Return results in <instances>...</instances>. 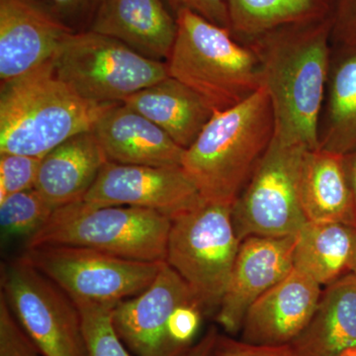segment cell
I'll return each instance as SVG.
<instances>
[{
  "label": "cell",
  "instance_id": "obj_1",
  "mask_svg": "<svg viewBox=\"0 0 356 356\" xmlns=\"http://www.w3.org/2000/svg\"><path fill=\"white\" fill-rule=\"evenodd\" d=\"M334 17L286 26L245 43L261 64L270 98L274 137L318 149L332 53Z\"/></svg>",
  "mask_w": 356,
  "mask_h": 356
},
{
  "label": "cell",
  "instance_id": "obj_2",
  "mask_svg": "<svg viewBox=\"0 0 356 356\" xmlns=\"http://www.w3.org/2000/svg\"><path fill=\"white\" fill-rule=\"evenodd\" d=\"M274 137L270 98L261 88L245 102L215 111L181 166L206 201L233 206Z\"/></svg>",
  "mask_w": 356,
  "mask_h": 356
},
{
  "label": "cell",
  "instance_id": "obj_3",
  "mask_svg": "<svg viewBox=\"0 0 356 356\" xmlns=\"http://www.w3.org/2000/svg\"><path fill=\"white\" fill-rule=\"evenodd\" d=\"M53 60L2 84L0 154L43 159L70 138L92 131L114 105L96 104L76 95L56 74Z\"/></svg>",
  "mask_w": 356,
  "mask_h": 356
},
{
  "label": "cell",
  "instance_id": "obj_4",
  "mask_svg": "<svg viewBox=\"0 0 356 356\" xmlns=\"http://www.w3.org/2000/svg\"><path fill=\"white\" fill-rule=\"evenodd\" d=\"M175 17L177 39L166 60L170 76L202 96L214 111L232 108L262 88L261 64L248 44L187 9Z\"/></svg>",
  "mask_w": 356,
  "mask_h": 356
},
{
  "label": "cell",
  "instance_id": "obj_5",
  "mask_svg": "<svg viewBox=\"0 0 356 356\" xmlns=\"http://www.w3.org/2000/svg\"><path fill=\"white\" fill-rule=\"evenodd\" d=\"M170 227L172 220L156 211L81 200L54 211L26 247L74 245L134 261H165Z\"/></svg>",
  "mask_w": 356,
  "mask_h": 356
},
{
  "label": "cell",
  "instance_id": "obj_6",
  "mask_svg": "<svg viewBox=\"0 0 356 356\" xmlns=\"http://www.w3.org/2000/svg\"><path fill=\"white\" fill-rule=\"evenodd\" d=\"M241 241L232 206L204 201L172 220L165 261L191 288L206 316H216Z\"/></svg>",
  "mask_w": 356,
  "mask_h": 356
},
{
  "label": "cell",
  "instance_id": "obj_7",
  "mask_svg": "<svg viewBox=\"0 0 356 356\" xmlns=\"http://www.w3.org/2000/svg\"><path fill=\"white\" fill-rule=\"evenodd\" d=\"M56 74L76 95L96 104H118L170 76L152 60L118 40L90 30L74 32L53 60Z\"/></svg>",
  "mask_w": 356,
  "mask_h": 356
},
{
  "label": "cell",
  "instance_id": "obj_8",
  "mask_svg": "<svg viewBox=\"0 0 356 356\" xmlns=\"http://www.w3.org/2000/svg\"><path fill=\"white\" fill-rule=\"evenodd\" d=\"M308 147L273 137L254 175L232 206L236 236H296L308 222L301 202V177Z\"/></svg>",
  "mask_w": 356,
  "mask_h": 356
},
{
  "label": "cell",
  "instance_id": "obj_9",
  "mask_svg": "<svg viewBox=\"0 0 356 356\" xmlns=\"http://www.w3.org/2000/svg\"><path fill=\"white\" fill-rule=\"evenodd\" d=\"M1 295L43 356H88L74 300L24 257L2 264Z\"/></svg>",
  "mask_w": 356,
  "mask_h": 356
},
{
  "label": "cell",
  "instance_id": "obj_10",
  "mask_svg": "<svg viewBox=\"0 0 356 356\" xmlns=\"http://www.w3.org/2000/svg\"><path fill=\"white\" fill-rule=\"evenodd\" d=\"M23 257L72 300L119 303L145 291L165 261L123 259L92 248L44 245Z\"/></svg>",
  "mask_w": 356,
  "mask_h": 356
},
{
  "label": "cell",
  "instance_id": "obj_11",
  "mask_svg": "<svg viewBox=\"0 0 356 356\" xmlns=\"http://www.w3.org/2000/svg\"><path fill=\"white\" fill-rule=\"evenodd\" d=\"M95 206H130L177 219L205 201L182 166L107 161L83 199Z\"/></svg>",
  "mask_w": 356,
  "mask_h": 356
},
{
  "label": "cell",
  "instance_id": "obj_12",
  "mask_svg": "<svg viewBox=\"0 0 356 356\" xmlns=\"http://www.w3.org/2000/svg\"><path fill=\"white\" fill-rule=\"evenodd\" d=\"M194 299L191 288L165 261L145 291L115 306V330L135 356H186L173 346L168 327L178 307Z\"/></svg>",
  "mask_w": 356,
  "mask_h": 356
},
{
  "label": "cell",
  "instance_id": "obj_13",
  "mask_svg": "<svg viewBox=\"0 0 356 356\" xmlns=\"http://www.w3.org/2000/svg\"><path fill=\"white\" fill-rule=\"evenodd\" d=\"M296 236H250L241 242L215 318L229 336L241 332L250 307L294 268Z\"/></svg>",
  "mask_w": 356,
  "mask_h": 356
},
{
  "label": "cell",
  "instance_id": "obj_14",
  "mask_svg": "<svg viewBox=\"0 0 356 356\" xmlns=\"http://www.w3.org/2000/svg\"><path fill=\"white\" fill-rule=\"evenodd\" d=\"M72 33L41 0H0L1 86L51 62Z\"/></svg>",
  "mask_w": 356,
  "mask_h": 356
},
{
  "label": "cell",
  "instance_id": "obj_15",
  "mask_svg": "<svg viewBox=\"0 0 356 356\" xmlns=\"http://www.w3.org/2000/svg\"><path fill=\"white\" fill-rule=\"evenodd\" d=\"M321 287L310 276L293 268L250 307L241 339L255 346H289L310 322L322 295Z\"/></svg>",
  "mask_w": 356,
  "mask_h": 356
},
{
  "label": "cell",
  "instance_id": "obj_16",
  "mask_svg": "<svg viewBox=\"0 0 356 356\" xmlns=\"http://www.w3.org/2000/svg\"><path fill=\"white\" fill-rule=\"evenodd\" d=\"M92 132L111 163L181 166L185 149L163 129L125 103L105 110Z\"/></svg>",
  "mask_w": 356,
  "mask_h": 356
},
{
  "label": "cell",
  "instance_id": "obj_17",
  "mask_svg": "<svg viewBox=\"0 0 356 356\" xmlns=\"http://www.w3.org/2000/svg\"><path fill=\"white\" fill-rule=\"evenodd\" d=\"M88 30L166 63L177 39V22L163 0H105Z\"/></svg>",
  "mask_w": 356,
  "mask_h": 356
},
{
  "label": "cell",
  "instance_id": "obj_18",
  "mask_svg": "<svg viewBox=\"0 0 356 356\" xmlns=\"http://www.w3.org/2000/svg\"><path fill=\"white\" fill-rule=\"evenodd\" d=\"M107 161L92 131L77 134L42 159L35 189L55 209L83 200Z\"/></svg>",
  "mask_w": 356,
  "mask_h": 356
},
{
  "label": "cell",
  "instance_id": "obj_19",
  "mask_svg": "<svg viewBox=\"0 0 356 356\" xmlns=\"http://www.w3.org/2000/svg\"><path fill=\"white\" fill-rule=\"evenodd\" d=\"M290 346L295 356H341L356 350V273L325 286L310 322Z\"/></svg>",
  "mask_w": 356,
  "mask_h": 356
},
{
  "label": "cell",
  "instance_id": "obj_20",
  "mask_svg": "<svg viewBox=\"0 0 356 356\" xmlns=\"http://www.w3.org/2000/svg\"><path fill=\"white\" fill-rule=\"evenodd\" d=\"M123 103L156 124L184 149L195 142L215 112L202 96L172 76Z\"/></svg>",
  "mask_w": 356,
  "mask_h": 356
},
{
  "label": "cell",
  "instance_id": "obj_21",
  "mask_svg": "<svg viewBox=\"0 0 356 356\" xmlns=\"http://www.w3.org/2000/svg\"><path fill=\"white\" fill-rule=\"evenodd\" d=\"M301 202L308 222H343L356 228V207L344 156L308 149L301 177Z\"/></svg>",
  "mask_w": 356,
  "mask_h": 356
},
{
  "label": "cell",
  "instance_id": "obj_22",
  "mask_svg": "<svg viewBox=\"0 0 356 356\" xmlns=\"http://www.w3.org/2000/svg\"><path fill=\"white\" fill-rule=\"evenodd\" d=\"M318 149L348 156L356 152V44H332Z\"/></svg>",
  "mask_w": 356,
  "mask_h": 356
},
{
  "label": "cell",
  "instance_id": "obj_23",
  "mask_svg": "<svg viewBox=\"0 0 356 356\" xmlns=\"http://www.w3.org/2000/svg\"><path fill=\"white\" fill-rule=\"evenodd\" d=\"M356 228L343 222H307L296 235L294 268L321 286L351 273Z\"/></svg>",
  "mask_w": 356,
  "mask_h": 356
},
{
  "label": "cell",
  "instance_id": "obj_24",
  "mask_svg": "<svg viewBox=\"0 0 356 356\" xmlns=\"http://www.w3.org/2000/svg\"><path fill=\"white\" fill-rule=\"evenodd\" d=\"M232 35L248 43L286 27L334 17V0H227Z\"/></svg>",
  "mask_w": 356,
  "mask_h": 356
},
{
  "label": "cell",
  "instance_id": "obj_25",
  "mask_svg": "<svg viewBox=\"0 0 356 356\" xmlns=\"http://www.w3.org/2000/svg\"><path fill=\"white\" fill-rule=\"evenodd\" d=\"M55 210L35 188L8 196L0 201L2 238L29 240L43 228Z\"/></svg>",
  "mask_w": 356,
  "mask_h": 356
},
{
  "label": "cell",
  "instance_id": "obj_26",
  "mask_svg": "<svg viewBox=\"0 0 356 356\" xmlns=\"http://www.w3.org/2000/svg\"><path fill=\"white\" fill-rule=\"evenodd\" d=\"M74 301L81 313L88 356H135L114 327L113 310L118 303Z\"/></svg>",
  "mask_w": 356,
  "mask_h": 356
},
{
  "label": "cell",
  "instance_id": "obj_27",
  "mask_svg": "<svg viewBox=\"0 0 356 356\" xmlns=\"http://www.w3.org/2000/svg\"><path fill=\"white\" fill-rule=\"evenodd\" d=\"M42 159L19 154H0V201L35 188Z\"/></svg>",
  "mask_w": 356,
  "mask_h": 356
},
{
  "label": "cell",
  "instance_id": "obj_28",
  "mask_svg": "<svg viewBox=\"0 0 356 356\" xmlns=\"http://www.w3.org/2000/svg\"><path fill=\"white\" fill-rule=\"evenodd\" d=\"M0 356H43L0 297Z\"/></svg>",
  "mask_w": 356,
  "mask_h": 356
},
{
  "label": "cell",
  "instance_id": "obj_29",
  "mask_svg": "<svg viewBox=\"0 0 356 356\" xmlns=\"http://www.w3.org/2000/svg\"><path fill=\"white\" fill-rule=\"evenodd\" d=\"M60 22L74 32L88 30L105 0H41Z\"/></svg>",
  "mask_w": 356,
  "mask_h": 356
},
{
  "label": "cell",
  "instance_id": "obj_30",
  "mask_svg": "<svg viewBox=\"0 0 356 356\" xmlns=\"http://www.w3.org/2000/svg\"><path fill=\"white\" fill-rule=\"evenodd\" d=\"M213 356H295L292 346H255L233 337H218Z\"/></svg>",
  "mask_w": 356,
  "mask_h": 356
},
{
  "label": "cell",
  "instance_id": "obj_31",
  "mask_svg": "<svg viewBox=\"0 0 356 356\" xmlns=\"http://www.w3.org/2000/svg\"><path fill=\"white\" fill-rule=\"evenodd\" d=\"M175 14L187 9L197 14L213 24L221 26L231 31L228 1L227 0H166ZM232 33V32H231Z\"/></svg>",
  "mask_w": 356,
  "mask_h": 356
},
{
  "label": "cell",
  "instance_id": "obj_32",
  "mask_svg": "<svg viewBox=\"0 0 356 356\" xmlns=\"http://www.w3.org/2000/svg\"><path fill=\"white\" fill-rule=\"evenodd\" d=\"M332 44H356V0H334Z\"/></svg>",
  "mask_w": 356,
  "mask_h": 356
},
{
  "label": "cell",
  "instance_id": "obj_33",
  "mask_svg": "<svg viewBox=\"0 0 356 356\" xmlns=\"http://www.w3.org/2000/svg\"><path fill=\"white\" fill-rule=\"evenodd\" d=\"M218 337H219V334H218L216 327H210L204 334L202 339L192 346L186 356H213Z\"/></svg>",
  "mask_w": 356,
  "mask_h": 356
},
{
  "label": "cell",
  "instance_id": "obj_34",
  "mask_svg": "<svg viewBox=\"0 0 356 356\" xmlns=\"http://www.w3.org/2000/svg\"><path fill=\"white\" fill-rule=\"evenodd\" d=\"M344 161H346V170H348V179H350L356 207V152L344 156Z\"/></svg>",
  "mask_w": 356,
  "mask_h": 356
},
{
  "label": "cell",
  "instance_id": "obj_35",
  "mask_svg": "<svg viewBox=\"0 0 356 356\" xmlns=\"http://www.w3.org/2000/svg\"><path fill=\"white\" fill-rule=\"evenodd\" d=\"M350 270H351V273H356V248H355V255H353V262H351Z\"/></svg>",
  "mask_w": 356,
  "mask_h": 356
},
{
  "label": "cell",
  "instance_id": "obj_36",
  "mask_svg": "<svg viewBox=\"0 0 356 356\" xmlns=\"http://www.w3.org/2000/svg\"><path fill=\"white\" fill-rule=\"evenodd\" d=\"M341 356H356V350H350L343 353Z\"/></svg>",
  "mask_w": 356,
  "mask_h": 356
}]
</instances>
